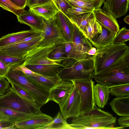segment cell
Here are the masks:
<instances>
[{
  "label": "cell",
  "mask_w": 129,
  "mask_h": 129,
  "mask_svg": "<svg viewBox=\"0 0 129 129\" xmlns=\"http://www.w3.org/2000/svg\"><path fill=\"white\" fill-rule=\"evenodd\" d=\"M68 17L71 22L75 24L83 34L85 27L88 22L95 18L93 11Z\"/></svg>",
  "instance_id": "obj_28"
},
{
  "label": "cell",
  "mask_w": 129,
  "mask_h": 129,
  "mask_svg": "<svg viewBox=\"0 0 129 129\" xmlns=\"http://www.w3.org/2000/svg\"><path fill=\"white\" fill-rule=\"evenodd\" d=\"M112 110L120 116H129V96L114 98L109 103Z\"/></svg>",
  "instance_id": "obj_26"
},
{
  "label": "cell",
  "mask_w": 129,
  "mask_h": 129,
  "mask_svg": "<svg viewBox=\"0 0 129 129\" xmlns=\"http://www.w3.org/2000/svg\"><path fill=\"white\" fill-rule=\"evenodd\" d=\"M25 0L27 2V0Z\"/></svg>",
  "instance_id": "obj_50"
},
{
  "label": "cell",
  "mask_w": 129,
  "mask_h": 129,
  "mask_svg": "<svg viewBox=\"0 0 129 129\" xmlns=\"http://www.w3.org/2000/svg\"><path fill=\"white\" fill-rule=\"evenodd\" d=\"M124 21L127 24H129V15H128L126 16L124 19Z\"/></svg>",
  "instance_id": "obj_48"
},
{
  "label": "cell",
  "mask_w": 129,
  "mask_h": 129,
  "mask_svg": "<svg viewBox=\"0 0 129 129\" xmlns=\"http://www.w3.org/2000/svg\"><path fill=\"white\" fill-rule=\"evenodd\" d=\"M94 65L93 56L76 61L72 66L63 68L58 75L62 80L93 78Z\"/></svg>",
  "instance_id": "obj_5"
},
{
  "label": "cell",
  "mask_w": 129,
  "mask_h": 129,
  "mask_svg": "<svg viewBox=\"0 0 129 129\" xmlns=\"http://www.w3.org/2000/svg\"><path fill=\"white\" fill-rule=\"evenodd\" d=\"M110 92L112 95L117 97L129 96V83L120 84L110 88Z\"/></svg>",
  "instance_id": "obj_33"
},
{
  "label": "cell",
  "mask_w": 129,
  "mask_h": 129,
  "mask_svg": "<svg viewBox=\"0 0 129 129\" xmlns=\"http://www.w3.org/2000/svg\"><path fill=\"white\" fill-rule=\"evenodd\" d=\"M93 3L94 9L100 8L102 5L104 3L105 0H94Z\"/></svg>",
  "instance_id": "obj_45"
},
{
  "label": "cell",
  "mask_w": 129,
  "mask_h": 129,
  "mask_svg": "<svg viewBox=\"0 0 129 129\" xmlns=\"http://www.w3.org/2000/svg\"><path fill=\"white\" fill-rule=\"evenodd\" d=\"M97 83L110 88L129 83V54L112 64L101 73L94 75Z\"/></svg>",
  "instance_id": "obj_2"
},
{
  "label": "cell",
  "mask_w": 129,
  "mask_h": 129,
  "mask_svg": "<svg viewBox=\"0 0 129 129\" xmlns=\"http://www.w3.org/2000/svg\"><path fill=\"white\" fill-rule=\"evenodd\" d=\"M26 76L49 91L62 80L58 75L49 76L37 73L34 76Z\"/></svg>",
  "instance_id": "obj_25"
},
{
  "label": "cell",
  "mask_w": 129,
  "mask_h": 129,
  "mask_svg": "<svg viewBox=\"0 0 129 129\" xmlns=\"http://www.w3.org/2000/svg\"><path fill=\"white\" fill-rule=\"evenodd\" d=\"M10 82L4 77H0V95L5 94L8 90Z\"/></svg>",
  "instance_id": "obj_39"
},
{
  "label": "cell",
  "mask_w": 129,
  "mask_h": 129,
  "mask_svg": "<svg viewBox=\"0 0 129 129\" xmlns=\"http://www.w3.org/2000/svg\"><path fill=\"white\" fill-rule=\"evenodd\" d=\"M25 66L36 73L49 76L57 75L61 70L65 68L61 64L59 63L29 64Z\"/></svg>",
  "instance_id": "obj_20"
},
{
  "label": "cell",
  "mask_w": 129,
  "mask_h": 129,
  "mask_svg": "<svg viewBox=\"0 0 129 129\" xmlns=\"http://www.w3.org/2000/svg\"><path fill=\"white\" fill-rule=\"evenodd\" d=\"M41 35L43 40L37 47L45 46L50 44H58L65 42L56 21L55 16L48 20L44 19Z\"/></svg>",
  "instance_id": "obj_8"
},
{
  "label": "cell",
  "mask_w": 129,
  "mask_h": 129,
  "mask_svg": "<svg viewBox=\"0 0 129 129\" xmlns=\"http://www.w3.org/2000/svg\"><path fill=\"white\" fill-rule=\"evenodd\" d=\"M55 17L56 23L65 42H72L73 24L69 17L60 10L55 15Z\"/></svg>",
  "instance_id": "obj_15"
},
{
  "label": "cell",
  "mask_w": 129,
  "mask_h": 129,
  "mask_svg": "<svg viewBox=\"0 0 129 129\" xmlns=\"http://www.w3.org/2000/svg\"><path fill=\"white\" fill-rule=\"evenodd\" d=\"M11 67L0 60V77H4Z\"/></svg>",
  "instance_id": "obj_41"
},
{
  "label": "cell",
  "mask_w": 129,
  "mask_h": 129,
  "mask_svg": "<svg viewBox=\"0 0 129 129\" xmlns=\"http://www.w3.org/2000/svg\"><path fill=\"white\" fill-rule=\"evenodd\" d=\"M93 12L95 19L102 26L112 31L118 33L119 26L116 18L110 13L101 8L94 9Z\"/></svg>",
  "instance_id": "obj_14"
},
{
  "label": "cell",
  "mask_w": 129,
  "mask_h": 129,
  "mask_svg": "<svg viewBox=\"0 0 129 129\" xmlns=\"http://www.w3.org/2000/svg\"><path fill=\"white\" fill-rule=\"evenodd\" d=\"M0 60L11 67L19 66L24 63V59L3 54L0 53Z\"/></svg>",
  "instance_id": "obj_35"
},
{
  "label": "cell",
  "mask_w": 129,
  "mask_h": 129,
  "mask_svg": "<svg viewBox=\"0 0 129 129\" xmlns=\"http://www.w3.org/2000/svg\"><path fill=\"white\" fill-rule=\"evenodd\" d=\"M73 24L72 42L78 51L87 54L88 51L93 47L92 45L83 33L75 24L73 23Z\"/></svg>",
  "instance_id": "obj_23"
},
{
  "label": "cell",
  "mask_w": 129,
  "mask_h": 129,
  "mask_svg": "<svg viewBox=\"0 0 129 129\" xmlns=\"http://www.w3.org/2000/svg\"><path fill=\"white\" fill-rule=\"evenodd\" d=\"M102 26L101 32L89 41L97 50L112 44L117 34L103 26Z\"/></svg>",
  "instance_id": "obj_21"
},
{
  "label": "cell",
  "mask_w": 129,
  "mask_h": 129,
  "mask_svg": "<svg viewBox=\"0 0 129 129\" xmlns=\"http://www.w3.org/2000/svg\"><path fill=\"white\" fill-rule=\"evenodd\" d=\"M32 29L8 34L0 38V48L13 44L39 32Z\"/></svg>",
  "instance_id": "obj_22"
},
{
  "label": "cell",
  "mask_w": 129,
  "mask_h": 129,
  "mask_svg": "<svg viewBox=\"0 0 129 129\" xmlns=\"http://www.w3.org/2000/svg\"><path fill=\"white\" fill-rule=\"evenodd\" d=\"M129 0H105L103 9L116 18L124 15L127 12Z\"/></svg>",
  "instance_id": "obj_16"
},
{
  "label": "cell",
  "mask_w": 129,
  "mask_h": 129,
  "mask_svg": "<svg viewBox=\"0 0 129 129\" xmlns=\"http://www.w3.org/2000/svg\"><path fill=\"white\" fill-rule=\"evenodd\" d=\"M56 44H53L44 46L36 47L25 57L24 62L21 66L58 63L48 58L49 54Z\"/></svg>",
  "instance_id": "obj_9"
},
{
  "label": "cell",
  "mask_w": 129,
  "mask_h": 129,
  "mask_svg": "<svg viewBox=\"0 0 129 129\" xmlns=\"http://www.w3.org/2000/svg\"><path fill=\"white\" fill-rule=\"evenodd\" d=\"M0 7L4 10L13 13L17 16L21 14L24 10L17 6L10 0H0Z\"/></svg>",
  "instance_id": "obj_34"
},
{
  "label": "cell",
  "mask_w": 129,
  "mask_h": 129,
  "mask_svg": "<svg viewBox=\"0 0 129 129\" xmlns=\"http://www.w3.org/2000/svg\"><path fill=\"white\" fill-rule=\"evenodd\" d=\"M52 0V1H53L54 0Z\"/></svg>",
  "instance_id": "obj_51"
},
{
  "label": "cell",
  "mask_w": 129,
  "mask_h": 129,
  "mask_svg": "<svg viewBox=\"0 0 129 129\" xmlns=\"http://www.w3.org/2000/svg\"><path fill=\"white\" fill-rule=\"evenodd\" d=\"M0 107L29 114L42 112L40 109L32 105L10 87L5 94L0 95Z\"/></svg>",
  "instance_id": "obj_6"
},
{
  "label": "cell",
  "mask_w": 129,
  "mask_h": 129,
  "mask_svg": "<svg viewBox=\"0 0 129 129\" xmlns=\"http://www.w3.org/2000/svg\"><path fill=\"white\" fill-rule=\"evenodd\" d=\"M102 30L101 25L94 18L88 22L85 27L83 34L89 41L101 33Z\"/></svg>",
  "instance_id": "obj_31"
},
{
  "label": "cell",
  "mask_w": 129,
  "mask_h": 129,
  "mask_svg": "<svg viewBox=\"0 0 129 129\" xmlns=\"http://www.w3.org/2000/svg\"><path fill=\"white\" fill-rule=\"evenodd\" d=\"M77 88L81 100V113L89 111L95 106L93 95L94 82L92 78L72 80Z\"/></svg>",
  "instance_id": "obj_7"
},
{
  "label": "cell",
  "mask_w": 129,
  "mask_h": 129,
  "mask_svg": "<svg viewBox=\"0 0 129 129\" xmlns=\"http://www.w3.org/2000/svg\"><path fill=\"white\" fill-rule=\"evenodd\" d=\"M4 77L21 86L29 91L41 107L49 102V91L25 76L21 71L11 68Z\"/></svg>",
  "instance_id": "obj_4"
},
{
  "label": "cell",
  "mask_w": 129,
  "mask_h": 129,
  "mask_svg": "<svg viewBox=\"0 0 129 129\" xmlns=\"http://www.w3.org/2000/svg\"><path fill=\"white\" fill-rule=\"evenodd\" d=\"M14 123L5 120L0 121V129H6L8 127L15 125Z\"/></svg>",
  "instance_id": "obj_44"
},
{
  "label": "cell",
  "mask_w": 129,
  "mask_h": 129,
  "mask_svg": "<svg viewBox=\"0 0 129 129\" xmlns=\"http://www.w3.org/2000/svg\"><path fill=\"white\" fill-rule=\"evenodd\" d=\"M63 44L66 58L61 64L65 67L71 66L77 61L93 56L89 55L78 51L72 42H65Z\"/></svg>",
  "instance_id": "obj_18"
},
{
  "label": "cell",
  "mask_w": 129,
  "mask_h": 129,
  "mask_svg": "<svg viewBox=\"0 0 129 129\" xmlns=\"http://www.w3.org/2000/svg\"><path fill=\"white\" fill-rule=\"evenodd\" d=\"M71 129L60 111H58L52 120L46 125L40 127L38 129Z\"/></svg>",
  "instance_id": "obj_29"
},
{
  "label": "cell",
  "mask_w": 129,
  "mask_h": 129,
  "mask_svg": "<svg viewBox=\"0 0 129 129\" xmlns=\"http://www.w3.org/2000/svg\"><path fill=\"white\" fill-rule=\"evenodd\" d=\"M72 7H79L93 10V2L83 0H66Z\"/></svg>",
  "instance_id": "obj_37"
},
{
  "label": "cell",
  "mask_w": 129,
  "mask_h": 129,
  "mask_svg": "<svg viewBox=\"0 0 129 129\" xmlns=\"http://www.w3.org/2000/svg\"><path fill=\"white\" fill-rule=\"evenodd\" d=\"M53 118L42 112L29 115L27 117L15 123L16 129H38L50 123Z\"/></svg>",
  "instance_id": "obj_13"
},
{
  "label": "cell",
  "mask_w": 129,
  "mask_h": 129,
  "mask_svg": "<svg viewBox=\"0 0 129 129\" xmlns=\"http://www.w3.org/2000/svg\"><path fill=\"white\" fill-rule=\"evenodd\" d=\"M18 7L24 9L26 6L27 2L25 0H10Z\"/></svg>",
  "instance_id": "obj_43"
},
{
  "label": "cell",
  "mask_w": 129,
  "mask_h": 129,
  "mask_svg": "<svg viewBox=\"0 0 129 129\" xmlns=\"http://www.w3.org/2000/svg\"><path fill=\"white\" fill-rule=\"evenodd\" d=\"M29 8V11L34 13L46 20L53 17L59 11L54 1L52 0Z\"/></svg>",
  "instance_id": "obj_19"
},
{
  "label": "cell",
  "mask_w": 129,
  "mask_h": 129,
  "mask_svg": "<svg viewBox=\"0 0 129 129\" xmlns=\"http://www.w3.org/2000/svg\"><path fill=\"white\" fill-rule=\"evenodd\" d=\"M11 109L0 107V121L3 120L15 123L24 119L29 115Z\"/></svg>",
  "instance_id": "obj_27"
},
{
  "label": "cell",
  "mask_w": 129,
  "mask_h": 129,
  "mask_svg": "<svg viewBox=\"0 0 129 129\" xmlns=\"http://www.w3.org/2000/svg\"><path fill=\"white\" fill-rule=\"evenodd\" d=\"M116 120L115 117L95 106L91 110L73 118L70 125L71 129H124L120 126H114Z\"/></svg>",
  "instance_id": "obj_1"
},
{
  "label": "cell",
  "mask_w": 129,
  "mask_h": 129,
  "mask_svg": "<svg viewBox=\"0 0 129 129\" xmlns=\"http://www.w3.org/2000/svg\"><path fill=\"white\" fill-rule=\"evenodd\" d=\"M118 124L124 128L129 127V116H123L118 119Z\"/></svg>",
  "instance_id": "obj_42"
},
{
  "label": "cell",
  "mask_w": 129,
  "mask_h": 129,
  "mask_svg": "<svg viewBox=\"0 0 129 129\" xmlns=\"http://www.w3.org/2000/svg\"><path fill=\"white\" fill-rule=\"evenodd\" d=\"M110 88L98 83L93 87V97L95 105L103 108L107 104L110 93Z\"/></svg>",
  "instance_id": "obj_24"
},
{
  "label": "cell",
  "mask_w": 129,
  "mask_h": 129,
  "mask_svg": "<svg viewBox=\"0 0 129 129\" xmlns=\"http://www.w3.org/2000/svg\"><path fill=\"white\" fill-rule=\"evenodd\" d=\"M97 49L94 47H92L87 52V54L89 56H93L96 53Z\"/></svg>",
  "instance_id": "obj_46"
},
{
  "label": "cell",
  "mask_w": 129,
  "mask_h": 129,
  "mask_svg": "<svg viewBox=\"0 0 129 129\" xmlns=\"http://www.w3.org/2000/svg\"><path fill=\"white\" fill-rule=\"evenodd\" d=\"M129 54V47L124 43L112 44L97 50L93 56L94 75L103 72L114 63Z\"/></svg>",
  "instance_id": "obj_3"
},
{
  "label": "cell",
  "mask_w": 129,
  "mask_h": 129,
  "mask_svg": "<svg viewBox=\"0 0 129 129\" xmlns=\"http://www.w3.org/2000/svg\"><path fill=\"white\" fill-rule=\"evenodd\" d=\"M17 18L18 21L20 23L28 25L35 30L41 31L44 19L40 16L31 11L24 10Z\"/></svg>",
  "instance_id": "obj_17"
},
{
  "label": "cell",
  "mask_w": 129,
  "mask_h": 129,
  "mask_svg": "<svg viewBox=\"0 0 129 129\" xmlns=\"http://www.w3.org/2000/svg\"><path fill=\"white\" fill-rule=\"evenodd\" d=\"M83 0L86 1H92L93 2V3L94 1V0Z\"/></svg>",
  "instance_id": "obj_49"
},
{
  "label": "cell",
  "mask_w": 129,
  "mask_h": 129,
  "mask_svg": "<svg viewBox=\"0 0 129 129\" xmlns=\"http://www.w3.org/2000/svg\"><path fill=\"white\" fill-rule=\"evenodd\" d=\"M41 35L28 42L15 43L0 48V53L4 54L24 58L42 41Z\"/></svg>",
  "instance_id": "obj_10"
},
{
  "label": "cell",
  "mask_w": 129,
  "mask_h": 129,
  "mask_svg": "<svg viewBox=\"0 0 129 129\" xmlns=\"http://www.w3.org/2000/svg\"><path fill=\"white\" fill-rule=\"evenodd\" d=\"M8 81L11 84L12 88L20 96L35 107L40 109L41 107L37 104L34 97L29 91L20 85Z\"/></svg>",
  "instance_id": "obj_30"
},
{
  "label": "cell",
  "mask_w": 129,
  "mask_h": 129,
  "mask_svg": "<svg viewBox=\"0 0 129 129\" xmlns=\"http://www.w3.org/2000/svg\"><path fill=\"white\" fill-rule=\"evenodd\" d=\"M53 1L59 10L66 14L67 9L72 7L66 0H54Z\"/></svg>",
  "instance_id": "obj_40"
},
{
  "label": "cell",
  "mask_w": 129,
  "mask_h": 129,
  "mask_svg": "<svg viewBox=\"0 0 129 129\" xmlns=\"http://www.w3.org/2000/svg\"><path fill=\"white\" fill-rule=\"evenodd\" d=\"M59 108L61 114L66 119L76 117L81 113L80 98L74 85L65 102Z\"/></svg>",
  "instance_id": "obj_11"
},
{
  "label": "cell",
  "mask_w": 129,
  "mask_h": 129,
  "mask_svg": "<svg viewBox=\"0 0 129 129\" xmlns=\"http://www.w3.org/2000/svg\"><path fill=\"white\" fill-rule=\"evenodd\" d=\"M74 86V84L71 81L61 80L49 91V101L54 102L60 107L67 99Z\"/></svg>",
  "instance_id": "obj_12"
},
{
  "label": "cell",
  "mask_w": 129,
  "mask_h": 129,
  "mask_svg": "<svg viewBox=\"0 0 129 129\" xmlns=\"http://www.w3.org/2000/svg\"><path fill=\"white\" fill-rule=\"evenodd\" d=\"M92 11L80 7H72L67 9L66 11V14L68 17H69L76 16L85 13L90 12Z\"/></svg>",
  "instance_id": "obj_38"
},
{
  "label": "cell",
  "mask_w": 129,
  "mask_h": 129,
  "mask_svg": "<svg viewBox=\"0 0 129 129\" xmlns=\"http://www.w3.org/2000/svg\"><path fill=\"white\" fill-rule=\"evenodd\" d=\"M129 40V30L125 27L119 30L113 40L112 44L124 43Z\"/></svg>",
  "instance_id": "obj_36"
},
{
  "label": "cell",
  "mask_w": 129,
  "mask_h": 129,
  "mask_svg": "<svg viewBox=\"0 0 129 129\" xmlns=\"http://www.w3.org/2000/svg\"><path fill=\"white\" fill-rule=\"evenodd\" d=\"M38 0H27L26 6L29 8L37 4Z\"/></svg>",
  "instance_id": "obj_47"
},
{
  "label": "cell",
  "mask_w": 129,
  "mask_h": 129,
  "mask_svg": "<svg viewBox=\"0 0 129 129\" xmlns=\"http://www.w3.org/2000/svg\"><path fill=\"white\" fill-rule=\"evenodd\" d=\"M48 58L57 63L61 64L66 58L63 43L56 44L49 54Z\"/></svg>",
  "instance_id": "obj_32"
}]
</instances>
